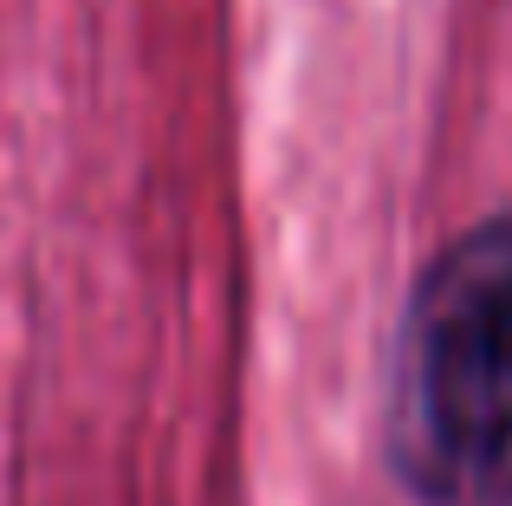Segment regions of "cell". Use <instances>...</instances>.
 <instances>
[{
  "instance_id": "cell-1",
  "label": "cell",
  "mask_w": 512,
  "mask_h": 506,
  "mask_svg": "<svg viewBox=\"0 0 512 506\" xmlns=\"http://www.w3.org/2000/svg\"><path fill=\"white\" fill-rule=\"evenodd\" d=\"M383 448L422 506H512V208L415 273L389 344Z\"/></svg>"
}]
</instances>
